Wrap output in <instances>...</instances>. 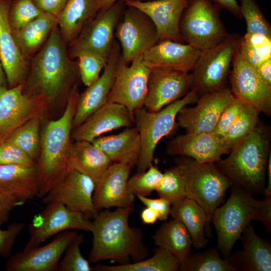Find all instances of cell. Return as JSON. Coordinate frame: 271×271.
<instances>
[{"instance_id":"6da1fadb","label":"cell","mask_w":271,"mask_h":271,"mask_svg":"<svg viewBox=\"0 0 271 271\" xmlns=\"http://www.w3.org/2000/svg\"><path fill=\"white\" fill-rule=\"evenodd\" d=\"M57 24L46 42L31 61L23 92L43 96L49 105L67 98L79 75L78 62L69 57Z\"/></svg>"},{"instance_id":"7a4b0ae2","label":"cell","mask_w":271,"mask_h":271,"mask_svg":"<svg viewBox=\"0 0 271 271\" xmlns=\"http://www.w3.org/2000/svg\"><path fill=\"white\" fill-rule=\"evenodd\" d=\"M132 211L133 207H127L98 212L92 221L93 239L89 256L90 262L111 259L125 264L130 263V259L136 262L147 257L149 252L143 242L141 230L128 224Z\"/></svg>"},{"instance_id":"3957f363","label":"cell","mask_w":271,"mask_h":271,"mask_svg":"<svg viewBox=\"0 0 271 271\" xmlns=\"http://www.w3.org/2000/svg\"><path fill=\"white\" fill-rule=\"evenodd\" d=\"M79 94L75 84L67 97L62 116L49 121L41 135L40 152L36 164L39 198H42L69 172L68 156L72 144V123Z\"/></svg>"},{"instance_id":"277c9868","label":"cell","mask_w":271,"mask_h":271,"mask_svg":"<svg viewBox=\"0 0 271 271\" xmlns=\"http://www.w3.org/2000/svg\"><path fill=\"white\" fill-rule=\"evenodd\" d=\"M270 132L258 123L253 131L235 146L229 156L215 162L232 183L251 194H264L269 156Z\"/></svg>"},{"instance_id":"5b68a950","label":"cell","mask_w":271,"mask_h":271,"mask_svg":"<svg viewBox=\"0 0 271 271\" xmlns=\"http://www.w3.org/2000/svg\"><path fill=\"white\" fill-rule=\"evenodd\" d=\"M231 188L230 197L215 209L211 221L217 234V249L225 258L231 254L235 243L251 221L261 222L267 233L271 230V197L258 200L240 187Z\"/></svg>"},{"instance_id":"8992f818","label":"cell","mask_w":271,"mask_h":271,"mask_svg":"<svg viewBox=\"0 0 271 271\" xmlns=\"http://www.w3.org/2000/svg\"><path fill=\"white\" fill-rule=\"evenodd\" d=\"M177 164L185 182L186 198L203 209L207 219L205 229L210 231L213 212L224 202L232 183L215 163H199L183 156L177 159Z\"/></svg>"},{"instance_id":"52a82bcc","label":"cell","mask_w":271,"mask_h":271,"mask_svg":"<svg viewBox=\"0 0 271 271\" xmlns=\"http://www.w3.org/2000/svg\"><path fill=\"white\" fill-rule=\"evenodd\" d=\"M199 97L197 92L192 89L183 98L158 111H151L144 107L133 112L134 123L139 132L141 143L136 165L138 172H145L152 164L158 143L172 131L179 111L189 104L196 102Z\"/></svg>"},{"instance_id":"ba28073f","label":"cell","mask_w":271,"mask_h":271,"mask_svg":"<svg viewBox=\"0 0 271 271\" xmlns=\"http://www.w3.org/2000/svg\"><path fill=\"white\" fill-rule=\"evenodd\" d=\"M218 10L210 0H190L180 24L184 42L203 52L225 39L229 34Z\"/></svg>"},{"instance_id":"9c48e42d","label":"cell","mask_w":271,"mask_h":271,"mask_svg":"<svg viewBox=\"0 0 271 271\" xmlns=\"http://www.w3.org/2000/svg\"><path fill=\"white\" fill-rule=\"evenodd\" d=\"M240 39L237 34H229L218 44L202 52L192 70L191 89L202 94L225 87Z\"/></svg>"},{"instance_id":"30bf717a","label":"cell","mask_w":271,"mask_h":271,"mask_svg":"<svg viewBox=\"0 0 271 271\" xmlns=\"http://www.w3.org/2000/svg\"><path fill=\"white\" fill-rule=\"evenodd\" d=\"M123 4V1H119L101 9L86 24L69 44L68 53L70 58H76L82 53H89L107 62L114 40L115 27L122 14Z\"/></svg>"},{"instance_id":"8fae6325","label":"cell","mask_w":271,"mask_h":271,"mask_svg":"<svg viewBox=\"0 0 271 271\" xmlns=\"http://www.w3.org/2000/svg\"><path fill=\"white\" fill-rule=\"evenodd\" d=\"M23 85L0 89V144L30 119L44 115L49 106L43 96L24 93Z\"/></svg>"},{"instance_id":"7c38bea8","label":"cell","mask_w":271,"mask_h":271,"mask_svg":"<svg viewBox=\"0 0 271 271\" xmlns=\"http://www.w3.org/2000/svg\"><path fill=\"white\" fill-rule=\"evenodd\" d=\"M115 27L114 37L119 42L121 55L129 64L159 41L156 28L140 10L128 6Z\"/></svg>"},{"instance_id":"4fadbf2b","label":"cell","mask_w":271,"mask_h":271,"mask_svg":"<svg viewBox=\"0 0 271 271\" xmlns=\"http://www.w3.org/2000/svg\"><path fill=\"white\" fill-rule=\"evenodd\" d=\"M29 225V238L23 250L38 246L64 231L91 232L92 221L84 214L72 211L58 202H50Z\"/></svg>"},{"instance_id":"5bb4252c","label":"cell","mask_w":271,"mask_h":271,"mask_svg":"<svg viewBox=\"0 0 271 271\" xmlns=\"http://www.w3.org/2000/svg\"><path fill=\"white\" fill-rule=\"evenodd\" d=\"M143 55L126 64L120 55L114 81L107 97V102L126 107L131 113L143 108L148 92L150 69L144 62Z\"/></svg>"},{"instance_id":"9a60e30c","label":"cell","mask_w":271,"mask_h":271,"mask_svg":"<svg viewBox=\"0 0 271 271\" xmlns=\"http://www.w3.org/2000/svg\"><path fill=\"white\" fill-rule=\"evenodd\" d=\"M230 73V88L233 96L259 113L271 114V86L267 84L256 68L244 60L237 50Z\"/></svg>"},{"instance_id":"2e32d148","label":"cell","mask_w":271,"mask_h":271,"mask_svg":"<svg viewBox=\"0 0 271 271\" xmlns=\"http://www.w3.org/2000/svg\"><path fill=\"white\" fill-rule=\"evenodd\" d=\"M234 97L226 87L202 94L195 106H185L179 111L178 124L186 133L213 131L223 110Z\"/></svg>"},{"instance_id":"e0dca14e","label":"cell","mask_w":271,"mask_h":271,"mask_svg":"<svg viewBox=\"0 0 271 271\" xmlns=\"http://www.w3.org/2000/svg\"><path fill=\"white\" fill-rule=\"evenodd\" d=\"M78 232L59 233L50 242L11 255L6 264L7 271H57L60 259Z\"/></svg>"},{"instance_id":"ac0fdd59","label":"cell","mask_w":271,"mask_h":271,"mask_svg":"<svg viewBox=\"0 0 271 271\" xmlns=\"http://www.w3.org/2000/svg\"><path fill=\"white\" fill-rule=\"evenodd\" d=\"M95 186V182L90 177L70 171L42 198V201L45 204L58 202L89 218L94 217L98 213L93 202Z\"/></svg>"},{"instance_id":"d6986e66","label":"cell","mask_w":271,"mask_h":271,"mask_svg":"<svg viewBox=\"0 0 271 271\" xmlns=\"http://www.w3.org/2000/svg\"><path fill=\"white\" fill-rule=\"evenodd\" d=\"M192 84V76L189 72L151 69L144 107L151 111H158L185 95Z\"/></svg>"},{"instance_id":"ffe728a7","label":"cell","mask_w":271,"mask_h":271,"mask_svg":"<svg viewBox=\"0 0 271 271\" xmlns=\"http://www.w3.org/2000/svg\"><path fill=\"white\" fill-rule=\"evenodd\" d=\"M132 168L128 164L113 163L95 184L93 202L98 211L111 207H133L134 195L127 187Z\"/></svg>"},{"instance_id":"44dd1931","label":"cell","mask_w":271,"mask_h":271,"mask_svg":"<svg viewBox=\"0 0 271 271\" xmlns=\"http://www.w3.org/2000/svg\"><path fill=\"white\" fill-rule=\"evenodd\" d=\"M190 0H155L142 2L125 0L127 6L135 8L147 15L154 24L159 41L171 40L183 43L180 31L182 15Z\"/></svg>"},{"instance_id":"7402d4cb","label":"cell","mask_w":271,"mask_h":271,"mask_svg":"<svg viewBox=\"0 0 271 271\" xmlns=\"http://www.w3.org/2000/svg\"><path fill=\"white\" fill-rule=\"evenodd\" d=\"M121 55L120 45L114 39L108 61L102 75L79 94L72 123V129L107 102Z\"/></svg>"},{"instance_id":"603a6c76","label":"cell","mask_w":271,"mask_h":271,"mask_svg":"<svg viewBox=\"0 0 271 271\" xmlns=\"http://www.w3.org/2000/svg\"><path fill=\"white\" fill-rule=\"evenodd\" d=\"M133 115L119 103L107 102L72 130L76 141L91 142L102 134L121 127L133 126Z\"/></svg>"},{"instance_id":"cb8c5ba5","label":"cell","mask_w":271,"mask_h":271,"mask_svg":"<svg viewBox=\"0 0 271 271\" xmlns=\"http://www.w3.org/2000/svg\"><path fill=\"white\" fill-rule=\"evenodd\" d=\"M167 153L188 157L199 163H215L227 154L224 139L214 131L178 135L168 143Z\"/></svg>"},{"instance_id":"d4e9b609","label":"cell","mask_w":271,"mask_h":271,"mask_svg":"<svg viewBox=\"0 0 271 271\" xmlns=\"http://www.w3.org/2000/svg\"><path fill=\"white\" fill-rule=\"evenodd\" d=\"M202 51L189 44L164 40L143 55L150 69H169L189 72L192 70Z\"/></svg>"},{"instance_id":"484cf974","label":"cell","mask_w":271,"mask_h":271,"mask_svg":"<svg viewBox=\"0 0 271 271\" xmlns=\"http://www.w3.org/2000/svg\"><path fill=\"white\" fill-rule=\"evenodd\" d=\"M9 6L0 1V60L10 88L24 81L28 65L9 21Z\"/></svg>"},{"instance_id":"4316f807","label":"cell","mask_w":271,"mask_h":271,"mask_svg":"<svg viewBox=\"0 0 271 271\" xmlns=\"http://www.w3.org/2000/svg\"><path fill=\"white\" fill-rule=\"evenodd\" d=\"M39 190L36 166L0 165V192L15 207L38 196Z\"/></svg>"},{"instance_id":"83f0119b","label":"cell","mask_w":271,"mask_h":271,"mask_svg":"<svg viewBox=\"0 0 271 271\" xmlns=\"http://www.w3.org/2000/svg\"><path fill=\"white\" fill-rule=\"evenodd\" d=\"M243 249L227 258L236 270L245 271L271 270V244L259 237L250 224L242 232L240 238Z\"/></svg>"},{"instance_id":"f1b7e54d","label":"cell","mask_w":271,"mask_h":271,"mask_svg":"<svg viewBox=\"0 0 271 271\" xmlns=\"http://www.w3.org/2000/svg\"><path fill=\"white\" fill-rule=\"evenodd\" d=\"M91 143L102 151L112 163L126 164L131 168L137 164L141 143L136 126L126 127L116 134L99 137Z\"/></svg>"},{"instance_id":"f546056e","label":"cell","mask_w":271,"mask_h":271,"mask_svg":"<svg viewBox=\"0 0 271 271\" xmlns=\"http://www.w3.org/2000/svg\"><path fill=\"white\" fill-rule=\"evenodd\" d=\"M101 10L100 0H68L57 16L63 41L72 42Z\"/></svg>"},{"instance_id":"4dcf8cb0","label":"cell","mask_w":271,"mask_h":271,"mask_svg":"<svg viewBox=\"0 0 271 271\" xmlns=\"http://www.w3.org/2000/svg\"><path fill=\"white\" fill-rule=\"evenodd\" d=\"M112 163L91 142L75 141L71 144L68 156L69 171H75L86 175L95 184Z\"/></svg>"},{"instance_id":"1f68e13d","label":"cell","mask_w":271,"mask_h":271,"mask_svg":"<svg viewBox=\"0 0 271 271\" xmlns=\"http://www.w3.org/2000/svg\"><path fill=\"white\" fill-rule=\"evenodd\" d=\"M170 214L185 226L195 248L199 249L206 246L209 242L204 231L206 217L203 209L196 202L186 198L172 205Z\"/></svg>"},{"instance_id":"d6a6232c","label":"cell","mask_w":271,"mask_h":271,"mask_svg":"<svg viewBox=\"0 0 271 271\" xmlns=\"http://www.w3.org/2000/svg\"><path fill=\"white\" fill-rule=\"evenodd\" d=\"M156 245L168 250L180 262L191 253L192 241L185 226L173 219L163 223L153 236Z\"/></svg>"},{"instance_id":"836d02e7","label":"cell","mask_w":271,"mask_h":271,"mask_svg":"<svg viewBox=\"0 0 271 271\" xmlns=\"http://www.w3.org/2000/svg\"><path fill=\"white\" fill-rule=\"evenodd\" d=\"M57 24V17L43 12L14 34L24 55L27 56L34 53L47 39Z\"/></svg>"},{"instance_id":"e575fe53","label":"cell","mask_w":271,"mask_h":271,"mask_svg":"<svg viewBox=\"0 0 271 271\" xmlns=\"http://www.w3.org/2000/svg\"><path fill=\"white\" fill-rule=\"evenodd\" d=\"M180 261L166 249L160 247L148 259L117 265L99 264L92 268L97 271H176Z\"/></svg>"},{"instance_id":"d590c367","label":"cell","mask_w":271,"mask_h":271,"mask_svg":"<svg viewBox=\"0 0 271 271\" xmlns=\"http://www.w3.org/2000/svg\"><path fill=\"white\" fill-rule=\"evenodd\" d=\"M43 116L33 118L12 133L5 142L10 143L37 162L40 152V129Z\"/></svg>"},{"instance_id":"8d00e7d4","label":"cell","mask_w":271,"mask_h":271,"mask_svg":"<svg viewBox=\"0 0 271 271\" xmlns=\"http://www.w3.org/2000/svg\"><path fill=\"white\" fill-rule=\"evenodd\" d=\"M237 51L244 60L256 68L271 59V38L261 34L246 33L240 37Z\"/></svg>"},{"instance_id":"74e56055","label":"cell","mask_w":271,"mask_h":271,"mask_svg":"<svg viewBox=\"0 0 271 271\" xmlns=\"http://www.w3.org/2000/svg\"><path fill=\"white\" fill-rule=\"evenodd\" d=\"M219 250L212 247L198 253H192L180 262L181 271H235L227 259H222Z\"/></svg>"},{"instance_id":"f35d334b","label":"cell","mask_w":271,"mask_h":271,"mask_svg":"<svg viewBox=\"0 0 271 271\" xmlns=\"http://www.w3.org/2000/svg\"><path fill=\"white\" fill-rule=\"evenodd\" d=\"M259 113L253 108L244 105L224 138L227 154L253 131L259 123Z\"/></svg>"},{"instance_id":"ab89813d","label":"cell","mask_w":271,"mask_h":271,"mask_svg":"<svg viewBox=\"0 0 271 271\" xmlns=\"http://www.w3.org/2000/svg\"><path fill=\"white\" fill-rule=\"evenodd\" d=\"M156 191L160 197L167 200L171 205L186 198L185 182L177 165L163 174Z\"/></svg>"},{"instance_id":"60d3db41","label":"cell","mask_w":271,"mask_h":271,"mask_svg":"<svg viewBox=\"0 0 271 271\" xmlns=\"http://www.w3.org/2000/svg\"><path fill=\"white\" fill-rule=\"evenodd\" d=\"M239 8L242 17L246 24V33L261 34L271 38L270 25L256 0H240Z\"/></svg>"},{"instance_id":"b9f144b4","label":"cell","mask_w":271,"mask_h":271,"mask_svg":"<svg viewBox=\"0 0 271 271\" xmlns=\"http://www.w3.org/2000/svg\"><path fill=\"white\" fill-rule=\"evenodd\" d=\"M163 174L156 166L152 164L145 172H138L128 178V189L134 196L147 197L156 190Z\"/></svg>"},{"instance_id":"7bdbcfd3","label":"cell","mask_w":271,"mask_h":271,"mask_svg":"<svg viewBox=\"0 0 271 271\" xmlns=\"http://www.w3.org/2000/svg\"><path fill=\"white\" fill-rule=\"evenodd\" d=\"M84 240L82 234H78L65 251L62 260L59 262L58 271H91L89 262L82 255L80 246Z\"/></svg>"},{"instance_id":"ee69618b","label":"cell","mask_w":271,"mask_h":271,"mask_svg":"<svg viewBox=\"0 0 271 271\" xmlns=\"http://www.w3.org/2000/svg\"><path fill=\"white\" fill-rule=\"evenodd\" d=\"M43 12L33 0H19L13 8L9 21L13 34L16 33Z\"/></svg>"},{"instance_id":"f6af8a7d","label":"cell","mask_w":271,"mask_h":271,"mask_svg":"<svg viewBox=\"0 0 271 271\" xmlns=\"http://www.w3.org/2000/svg\"><path fill=\"white\" fill-rule=\"evenodd\" d=\"M76 58L78 59L79 75L86 86H89L98 79L101 70L107 63L98 56L89 53H81Z\"/></svg>"},{"instance_id":"bcb514c9","label":"cell","mask_w":271,"mask_h":271,"mask_svg":"<svg viewBox=\"0 0 271 271\" xmlns=\"http://www.w3.org/2000/svg\"><path fill=\"white\" fill-rule=\"evenodd\" d=\"M244 105L241 101L234 97L223 110L213 131L224 139Z\"/></svg>"},{"instance_id":"7dc6e473","label":"cell","mask_w":271,"mask_h":271,"mask_svg":"<svg viewBox=\"0 0 271 271\" xmlns=\"http://www.w3.org/2000/svg\"><path fill=\"white\" fill-rule=\"evenodd\" d=\"M8 164L36 166V162L15 146L5 142L0 144V165Z\"/></svg>"},{"instance_id":"c3c4849f","label":"cell","mask_w":271,"mask_h":271,"mask_svg":"<svg viewBox=\"0 0 271 271\" xmlns=\"http://www.w3.org/2000/svg\"><path fill=\"white\" fill-rule=\"evenodd\" d=\"M25 224L14 222L6 230L0 229V255L3 257H9L18 236L24 229Z\"/></svg>"},{"instance_id":"681fc988","label":"cell","mask_w":271,"mask_h":271,"mask_svg":"<svg viewBox=\"0 0 271 271\" xmlns=\"http://www.w3.org/2000/svg\"><path fill=\"white\" fill-rule=\"evenodd\" d=\"M136 196L146 207L152 208L158 213L159 220L164 221L168 219L171 204L167 200L162 197L151 199L143 196Z\"/></svg>"},{"instance_id":"f907efd6","label":"cell","mask_w":271,"mask_h":271,"mask_svg":"<svg viewBox=\"0 0 271 271\" xmlns=\"http://www.w3.org/2000/svg\"><path fill=\"white\" fill-rule=\"evenodd\" d=\"M68 0H35V4L43 12L56 17L60 14Z\"/></svg>"},{"instance_id":"816d5d0a","label":"cell","mask_w":271,"mask_h":271,"mask_svg":"<svg viewBox=\"0 0 271 271\" xmlns=\"http://www.w3.org/2000/svg\"><path fill=\"white\" fill-rule=\"evenodd\" d=\"M219 9H225L236 18H242L237 0H210Z\"/></svg>"},{"instance_id":"f5cc1de1","label":"cell","mask_w":271,"mask_h":271,"mask_svg":"<svg viewBox=\"0 0 271 271\" xmlns=\"http://www.w3.org/2000/svg\"><path fill=\"white\" fill-rule=\"evenodd\" d=\"M15 207L14 204L0 192V225L8 221L10 213Z\"/></svg>"},{"instance_id":"db71d44e","label":"cell","mask_w":271,"mask_h":271,"mask_svg":"<svg viewBox=\"0 0 271 271\" xmlns=\"http://www.w3.org/2000/svg\"><path fill=\"white\" fill-rule=\"evenodd\" d=\"M256 69L262 79L271 86V59L261 63Z\"/></svg>"},{"instance_id":"11a10c76","label":"cell","mask_w":271,"mask_h":271,"mask_svg":"<svg viewBox=\"0 0 271 271\" xmlns=\"http://www.w3.org/2000/svg\"><path fill=\"white\" fill-rule=\"evenodd\" d=\"M141 218L143 223L153 224L159 219V214L154 210L147 207L142 211Z\"/></svg>"},{"instance_id":"9f6ffc18","label":"cell","mask_w":271,"mask_h":271,"mask_svg":"<svg viewBox=\"0 0 271 271\" xmlns=\"http://www.w3.org/2000/svg\"><path fill=\"white\" fill-rule=\"evenodd\" d=\"M267 184L264 191L265 198L271 197V152L269 153L267 161Z\"/></svg>"},{"instance_id":"6f0895ef","label":"cell","mask_w":271,"mask_h":271,"mask_svg":"<svg viewBox=\"0 0 271 271\" xmlns=\"http://www.w3.org/2000/svg\"><path fill=\"white\" fill-rule=\"evenodd\" d=\"M4 72L2 64L0 60V89L6 87Z\"/></svg>"},{"instance_id":"680465c9","label":"cell","mask_w":271,"mask_h":271,"mask_svg":"<svg viewBox=\"0 0 271 271\" xmlns=\"http://www.w3.org/2000/svg\"><path fill=\"white\" fill-rule=\"evenodd\" d=\"M119 1H124V0H100L101 9L107 8Z\"/></svg>"},{"instance_id":"91938a15","label":"cell","mask_w":271,"mask_h":271,"mask_svg":"<svg viewBox=\"0 0 271 271\" xmlns=\"http://www.w3.org/2000/svg\"><path fill=\"white\" fill-rule=\"evenodd\" d=\"M125 1V0H124Z\"/></svg>"}]
</instances>
